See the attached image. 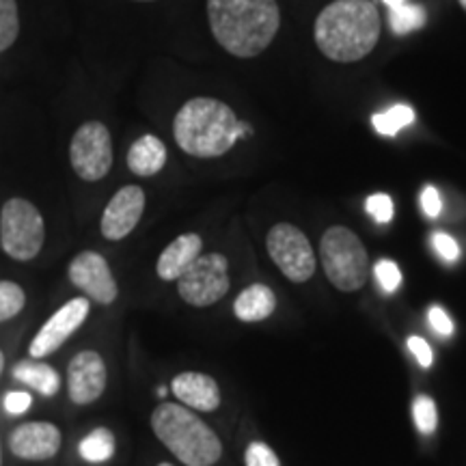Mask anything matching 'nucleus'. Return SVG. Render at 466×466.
Here are the masks:
<instances>
[{"label": "nucleus", "mask_w": 466, "mask_h": 466, "mask_svg": "<svg viewBox=\"0 0 466 466\" xmlns=\"http://www.w3.org/2000/svg\"><path fill=\"white\" fill-rule=\"evenodd\" d=\"M9 450L22 460H50L61 450V430L46 421L25 423L11 432Z\"/></svg>", "instance_id": "obj_14"}, {"label": "nucleus", "mask_w": 466, "mask_h": 466, "mask_svg": "<svg viewBox=\"0 0 466 466\" xmlns=\"http://www.w3.org/2000/svg\"><path fill=\"white\" fill-rule=\"evenodd\" d=\"M15 380L25 382L26 387H31L44 398H52V395L58 393L61 389V378H58L56 370H52L50 365L46 363H35V360H22L14 367Z\"/></svg>", "instance_id": "obj_19"}, {"label": "nucleus", "mask_w": 466, "mask_h": 466, "mask_svg": "<svg viewBox=\"0 0 466 466\" xmlns=\"http://www.w3.org/2000/svg\"><path fill=\"white\" fill-rule=\"evenodd\" d=\"M158 395H160V398H162V395H167V389L160 387V389H158Z\"/></svg>", "instance_id": "obj_36"}, {"label": "nucleus", "mask_w": 466, "mask_h": 466, "mask_svg": "<svg viewBox=\"0 0 466 466\" xmlns=\"http://www.w3.org/2000/svg\"><path fill=\"white\" fill-rule=\"evenodd\" d=\"M20 33L15 0H0V52L9 50Z\"/></svg>", "instance_id": "obj_23"}, {"label": "nucleus", "mask_w": 466, "mask_h": 466, "mask_svg": "<svg viewBox=\"0 0 466 466\" xmlns=\"http://www.w3.org/2000/svg\"><path fill=\"white\" fill-rule=\"evenodd\" d=\"M428 319H430V326L434 329V333H439L441 337H451L453 335V322H451V318L447 316L445 309L432 307L428 311Z\"/></svg>", "instance_id": "obj_31"}, {"label": "nucleus", "mask_w": 466, "mask_h": 466, "mask_svg": "<svg viewBox=\"0 0 466 466\" xmlns=\"http://www.w3.org/2000/svg\"><path fill=\"white\" fill-rule=\"evenodd\" d=\"M33 404V398L31 393L26 391H9L5 395V410L9 412V415H22V412H26L28 408Z\"/></svg>", "instance_id": "obj_32"}, {"label": "nucleus", "mask_w": 466, "mask_h": 466, "mask_svg": "<svg viewBox=\"0 0 466 466\" xmlns=\"http://www.w3.org/2000/svg\"><path fill=\"white\" fill-rule=\"evenodd\" d=\"M171 391L175 398L182 401V406L197 412H214L218 410L220 389L217 380L199 371H184L171 380Z\"/></svg>", "instance_id": "obj_15"}, {"label": "nucleus", "mask_w": 466, "mask_h": 466, "mask_svg": "<svg viewBox=\"0 0 466 466\" xmlns=\"http://www.w3.org/2000/svg\"><path fill=\"white\" fill-rule=\"evenodd\" d=\"M374 275H376L378 285H380V288L387 291V294H393V291L400 289L401 270H400V266L395 264V261L380 259L374 266Z\"/></svg>", "instance_id": "obj_26"}, {"label": "nucleus", "mask_w": 466, "mask_h": 466, "mask_svg": "<svg viewBox=\"0 0 466 466\" xmlns=\"http://www.w3.org/2000/svg\"><path fill=\"white\" fill-rule=\"evenodd\" d=\"M78 451L83 460L91 464L106 462V460L113 458L115 453V436L106 428L93 430L89 436H85V439L80 441Z\"/></svg>", "instance_id": "obj_20"}, {"label": "nucleus", "mask_w": 466, "mask_h": 466, "mask_svg": "<svg viewBox=\"0 0 466 466\" xmlns=\"http://www.w3.org/2000/svg\"><path fill=\"white\" fill-rule=\"evenodd\" d=\"M268 253L291 283H307L316 272V253L299 227L279 223L268 231Z\"/></svg>", "instance_id": "obj_8"}, {"label": "nucleus", "mask_w": 466, "mask_h": 466, "mask_svg": "<svg viewBox=\"0 0 466 466\" xmlns=\"http://www.w3.org/2000/svg\"><path fill=\"white\" fill-rule=\"evenodd\" d=\"M69 160L85 182H100L113 167V138L102 121H86L76 130L69 145Z\"/></svg>", "instance_id": "obj_9"}, {"label": "nucleus", "mask_w": 466, "mask_h": 466, "mask_svg": "<svg viewBox=\"0 0 466 466\" xmlns=\"http://www.w3.org/2000/svg\"><path fill=\"white\" fill-rule=\"evenodd\" d=\"M143 188H138V186H124V188H119L102 214V236L113 242L124 240L126 236H130L134 231V227L138 225V220L143 217Z\"/></svg>", "instance_id": "obj_13"}, {"label": "nucleus", "mask_w": 466, "mask_h": 466, "mask_svg": "<svg viewBox=\"0 0 466 466\" xmlns=\"http://www.w3.org/2000/svg\"><path fill=\"white\" fill-rule=\"evenodd\" d=\"M229 264L225 255H199L177 279V291L192 307H212L229 291Z\"/></svg>", "instance_id": "obj_7"}, {"label": "nucleus", "mask_w": 466, "mask_h": 466, "mask_svg": "<svg viewBox=\"0 0 466 466\" xmlns=\"http://www.w3.org/2000/svg\"><path fill=\"white\" fill-rule=\"evenodd\" d=\"M458 3H460V5H462V7L466 9V0H458Z\"/></svg>", "instance_id": "obj_37"}, {"label": "nucleus", "mask_w": 466, "mask_h": 466, "mask_svg": "<svg viewBox=\"0 0 466 466\" xmlns=\"http://www.w3.org/2000/svg\"><path fill=\"white\" fill-rule=\"evenodd\" d=\"M365 209L367 214H370L371 218L376 220V223L380 225H387L393 220V214H395V208H393V199L389 195H384V192H378V195H371L370 199L365 201Z\"/></svg>", "instance_id": "obj_27"}, {"label": "nucleus", "mask_w": 466, "mask_h": 466, "mask_svg": "<svg viewBox=\"0 0 466 466\" xmlns=\"http://www.w3.org/2000/svg\"><path fill=\"white\" fill-rule=\"evenodd\" d=\"M248 132L225 102L192 97L173 119V137L188 156L218 158Z\"/></svg>", "instance_id": "obj_3"}, {"label": "nucleus", "mask_w": 466, "mask_h": 466, "mask_svg": "<svg viewBox=\"0 0 466 466\" xmlns=\"http://www.w3.org/2000/svg\"><path fill=\"white\" fill-rule=\"evenodd\" d=\"M167 165V147L154 134H145L138 141L132 143L127 151V167L134 175L141 177H151V175L160 173Z\"/></svg>", "instance_id": "obj_17"}, {"label": "nucleus", "mask_w": 466, "mask_h": 466, "mask_svg": "<svg viewBox=\"0 0 466 466\" xmlns=\"http://www.w3.org/2000/svg\"><path fill=\"white\" fill-rule=\"evenodd\" d=\"M158 466H173V464H168V462H162V464H158Z\"/></svg>", "instance_id": "obj_38"}, {"label": "nucleus", "mask_w": 466, "mask_h": 466, "mask_svg": "<svg viewBox=\"0 0 466 466\" xmlns=\"http://www.w3.org/2000/svg\"><path fill=\"white\" fill-rule=\"evenodd\" d=\"M389 22H391V28L395 35L412 33L425 25V11L423 7H419V5L406 3L401 5V7L391 9V17H389Z\"/></svg>", "instance_id": "obj_22"}, {"label": "nucleus", "mask_w": 466, "mask_h": 466, "mask_svg": "<svg viewBox=\"0 0 466 466\" xmlns=\"http://www.w3.org/2000/svg\"><path fill=\"white\" fill-rule=\"evenodd\" d=\"M46 242L42 212L26 199H9L0 212V244L17 261L35 259Z\"/></svg>", "instance_id": "obj_6"}, {"label": "nucleus", "mask_w": 466, "mask_h": 466, "mask_svg": "<svg viewBox=\"0 0 466 466\" xmlns=\"http://www.w3.org/2000/svg\"><path fill=\"white\" fill-rule=\"evenodd\" d=\"M432 244H434V248H436V253L441 255L442 259L445 261H456L458 258H460V247H458V242L453 240L451 236H447V233H434L432 236Z\"/></svg>", "instance_id": "obj_30"}, {"label": "nucleus", "mask_w": 466, "mask_h": 466, "mask_svg": "<svg viewBox=\"0 0 466 466\" xmlns=\"http://www.w3.org/2000/svg\"><path fill=\"white\" fill-rule=\"evenodd\" d=\"M277 296L268 285L255 283L242 289L236 302H233V313L242 322H261L275 313Z\"/></svg>", "instance_id": "obj_18"}, {"label": "nucleus", "mask_w": 466, "mask_h": 466, "mask_svg": "<svg viewBox=\"0 0 466 466\" xmlns=\"http://www.w3.org/2000/svg\"><path fill=\"white\" fill-rule=\"evenodd\" d=\"M415 121V110L406 104H398V106H391L387 113H378L371 119L376 132L382 134V137H395L401 127L410 126Z\"/></svg>", "instance_id": "obj_21"}, {"label": "nucleus", "mask_w": 466, "mask_h": 466, "mask_svg": "<svg viewBox=\"0 0 466 466\" xmlns=\"http://www.w3.org/2000/svg\"><path fill=\"white\" fill-rule=\"evenodd\" d=\"M412 419L421 434H432L439 428V408L430 395H419L412 401Z\"/></svg>", "instance_id": "obj_25"}, {"label": "nucleus", "mask_w": 466, "mask_h": 466, "mask_svg": "<svg viewBox=\"0 0 466 466\" xmlns=\"http://www.w3.org/2000/svg\"><path fill=\"white\" fill-rule=\"evenodd\" d=\"M203 240L197 233H184V236L175 238L168 247L162 250L156 264V272L162 281H177L179 277L188 270V266L201 255Z\"/></svg>", "instance_id": "obj_16"}, {"label": "nucleus", "mask_w": 466, "mask_h": 466, "mask_svg": "<svg viewBox=\"0 0 466 466\" xmlns=\"http://www.w3.org/2000/svg\"><path fill=\"white\" fill-rule=\"evenodd\" d=\"M208 22L229 55L253 58L275 42L281 11L277 0H208Z\"/></svg>", "instance_id": "obj_1"}, {"label": "nucleus", "mask_w": 466, "mask_h": 466, "mask_svg": "<svg viewBox=\"0 0 466 466\" xmlns=\"http://www.w3.org/2000/svg\"><path fill=\"white\" fill-rule=\"evenodd\" d=\"M421 208H423L425 217H430V218L441 217L442 201H441L439 190H436L434 186H425V188H423V192H421Z\"/></svg>", "instance_id": "obj_33"}, {"label": "nucleus", "mask_w": 466, "mask_h": 466, "mask_svg": "<svg viewBox=\"0 0 466 466\" xmlns=\"http://www.w3.org/2000/svg\"><path fill=\"white\" fill-rule=\"evenodd\" d=\"M3 370H5V354L0 352V374H3Z\"/></svg>", "instance_id": "obj_35"}, {"label": "nucleus", "mask_w": 466, "mask_h": 466, "mask_svg": "<svg viewBox=\"0 0 466 466\" xmlns=\"http://www.w3.org/2000/svg\"><path fill=\"white\" fill-rule=\"evenodd\" d=\"M89 300L86 299H72L66 302L58 311L52 316L48 322L42 326L37 335L33 337L31 346H28V354L33 359L50 357L58 348L72 337L76 330L83 326V322L89 318Z\"/></svg>", "instance_id": "obj_10"}, {"label": "nucleus", "mask_w": 466, "mask_h": 466, "mask_svg": "<svg viewBox=\"0 0 466 466\" xmlns=\"http://www.w3.org/2000/svg\"><path fill=\"white\" fill-rule=\"evenodd\" d=\"M26 305L25 289L17 283L0 281V322L15 318Z\"/></svg>", "instance_id": "obj_24"}, {"label": "nucleus", "mask_w": 466, "mask_h": 466, "mask_svg": "<svg viewBox=\"0 0 466 466\" xmlns=\"http://www.w3.org/2000/svg\"><path fill=\"white\" fill-rule=\"evenodd\" d=\"M106 363L93 350H83L72 359L67 370V391L74 404H91L106 389Z\"/></svg>", "instance_id": "obj_12"}, {"label": "nucleus", "mask_w": 466, "mask_h": 466, "mask_svg": "<svg viewBox=\"0 0 466 466\" xmlns=\"http://www.w3.org/2000/svg\"><path fill=\"white\" fill-rule=\"evenodd\" d=\"M244 464L247 466H281L277 453L266 445V442H250L244 451Z\"/></svg>", "instance_id": "obj_28"}, {"label": "nucleus", "mask_w": 466, "mask_h": 466, "mask_svg": "<svg viewBox=\"0 0 466 466\" xmlns=\"http://www.w3.org/2000/svg\"><path fill=\"white\" fill-rule=\"evenodd\" d=\"M0 464H3V456H0Z\"/></svg>", "instance_id": "obj_39"}, {"label": "nucleus", "mask_w": 466, "mask_h": 466, "mask_svg": "<svg viewBox=\"0 0 466 466\" xmlns=\"http://www.w3.org/2000/svg\"><path fill=\"white\" fill-rule=\"evenodd\" d=\"M406 346H408V350H410V352H412V357L417 359L419 365L425 367V370H428V367L432 365L434 352H432V348H430V343L423 339V337L410 335V337H408Z\"/></svg>", "instance_id": "obj_29"}, {"label": "nucleus", "mask_w": 466, "mask_h": 466, "mask_svg": "<svg viewBox=\"0 0 466 466\" xmlns=\"http://www.w3.org/2000/svg\"><path fill=\"white\" fill-rule=\"evenodd\" d=\"M380 28V14L371 0H335L319 11L313 37L330 61L357 63L376 48Z\"/></svg>", "instance_id": "obj_2"}, {"label": "nucleus", "mask_w": 466, "mask_h": 466, "mask_svg": "<svg viewBox=\"0 0 466 466\" xmlns=\"http://www.w3.org/2000/svg\"><path fill=\"white\" fill-rule=\"evenodd\" d=\"M156 439L186 466H214L223 458V442L190 408L165 401L151 412Z\"/></svg>", "instance_id": "obj_4"}, {"label": "nucleus", "mask_w": 466, "mask_h": 466, "mask_svg": "<svg viewBox=\"0 0 466 466\" xmlns=\"http://www.w3.org/2000/svg\"><path fill=\"white\" fill-rule=\"evenodd\" d=\"M384 5H387L389 9H395V7H401V5H406V0H382Z\"/></svg>", "instance_id": "obj_34"}, {"label": "nucleus", "mask_w": 466, "mask_h": 466, "mask_svg": "<svg viewBox=\"0 0 466 466\" xmlns=\"http://www.w3.org/2000/svg\"><path fill=\"white\" fill-rule=\"evenodd\" d=\"M326 279L339 291H357L367 281V250L360 238L348 227L335 225L319 240Z\"/></svg>", "instance_id": "obj_5"}, {"label": "nucleus", "mask_w": 466, "mask_h": 466, "mask_svg": "<svg viewBox=\"0 0 466 466\" xmlns=\"http://www.w3.org/2000/svg\"><path fill=\"white\" fill-rule=\"evenodd\" d=\"M67 275L76 288L83 289L91 300L100 302V305H113L119 296V288H116L108 261L100 253L85 250V253L76 255L69 264Z\"/></svg>", "instance_id": "obj_11"}]
</instances>
